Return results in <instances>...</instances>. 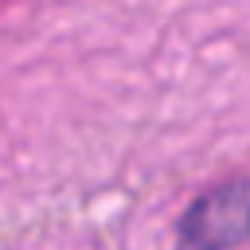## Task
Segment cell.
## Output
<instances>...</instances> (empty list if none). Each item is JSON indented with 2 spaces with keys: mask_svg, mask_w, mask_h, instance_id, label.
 <instances>
[{
  "mask_svg": "<svg viewBox=\"0 0 250 250\" xmlns=\"http://www.w3.org/2000/svg\"><path fill=\"white\" fill-rule=\"evenodd\" d=\"M180 242L188 250H234L250 242V176L195 195L180 215Z\"/></svg>",
  "mask_w": 250,
  "mask_h": 250,
  "instance_id": "obj_1",
  "label": "cell"
}]
</instances>
